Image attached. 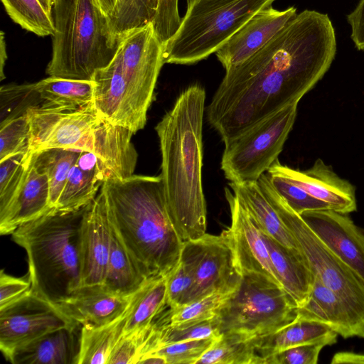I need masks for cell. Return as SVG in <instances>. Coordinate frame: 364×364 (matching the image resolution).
<instances>
[{"instance_id": "1", "label": "cell", "mask_w": 364, "mask_h": 364, "mask_svg": "<svg viewBox=\"0 0 364 364\" xmlns=\"http://www.w3.org/2000/svg\"><path fill=\"white\" fill-rule=\"evenodd\" d=\"M336 38L328 14H297L261 49L225 75L206 109L224 143L294 102L330 68Z\"/></svg>"}, {"instance_id": "2", "label": "cell", "mask_w": 364, "mask_h": 364, "mask_svg": "<svg viewBox=\"0 0 364 364\" xmlns=\"http://www.w3.org/2000/svg\"><path fill=\"white\" fill-rule=\"evenodd\" d=\"M205 102V89L197 84L189 86L155 127L164 192L173 223L183 242L206 233L202 183Z\"/></svg>"}, {"instance_id": "3", "label": "cell", "mask_w": 364, "mask_h": 364, "mask_svg": "<svg viewBox=\"0 0 364 364\" xmlns=\"http://www.w3.org/2000/svg\"><path fill=\"white\" fill-rule=\"evenodd\" d=\"M101 189L110 223L144 276H168L180 262L184 242L171 218L160 175L108 179Z\"/></svg>"}, {"instance_id": "4", "label": "cell", "mask_w": 364, "mask_h": 364, "mask_svg": "<svg viewBox=\"0 0 364 364\" xmlns=\"http://www.w3.org/2000/svg\"><path fill=\"white\" fill-rule=\"evenodd\" d=\"M87 205L75 210L50 208L11 234L26 252L33 291L56 306L82 287V226Z\"/></svg>"}, {"instance_id": "5", "label": "cell", "mask_w": 364, "mask_h": 364, "mask_svg": "<svg viewBox=\"0 0 364 364\" xmlns=\"http://www.w3.org/2000/svg\"><path fill=\"white\" fill-rule=\"evenodd\" d=\"M53 15L55 30L47 75L92 80L117 48L111 43L107 16L95 0H57Z\"/></svg>"}, {"instance_id": "6", "label": "cell", "mask_w": 364, "mask_h": 364, "mask_svg": "<svg viewBox=\"0 0 364 364\" xmlns=\"http://www.w3.org/2000/svg\"><path fill=\"white\" fill-rule=\"evenodd\" d=\"M276 0H193L164 46L165 63L192 65L215 53L251 17Z\"/></svg>"}, {"instance_id": "7", "label": "cell", "mask_w": 364, "mask_h": 364, "mask_svg": "<svg viewBox=\"0 0 364 364\" xmlns=\"http://www.w3.org/2000/svg\"><path fill=\"white\" fill-rule=\"evenodd\" d=\"M297 306L280 286L255 273L240 276L215 316L220 334L251 340L272 333L297 318Z\"/></svg>"}, {"instance_id": "8", "label": "cell", "mask_w": 364, "mask_h": 364, "mask_svg": "<svg viewBox=\"0 0 364 364\" xmlns=\"http://www.w3.org/2000/svg\"><path fill=\"white\" fill-rule=\"evenodd\" d=\"M27 113L32 153L50 148L73 149L102 159L119 131V126L104 119L92 102L76 109L40 106Z\"/></svg>"}, {"instance_id": "9", "label": "cell", "mask_w": 364, "mask_h": 364, "mask_svg": "<svg viewBox=\"0 0 364 364\" xmlns=\"http://www.w3.org/2000/svg\"><path fill=\"white\" fill-rule=\"evenodd\" d=\"M264 194L294 237L313 272L336 292L364 324V282L333 253L272 186L267 173L257 180Z\"/></svg>"}, {"instance_id": "10", "label": "cell", "mask_w": 364, "mask_h": 364, "mask_svg": "<svg viewBox=\"0 0 364 364\" xmlns=\"http://www.w3.org/2000/svg\"><path fill=\"white\" fill-rule=\"evenodd\" d=\"M298 103L286 106L224 143L220 167L230 183L257 181L278 159L294 124Z\"/></svg>"}, {"instance_id": "11", "label": "cell", "mask_w": 364, "mask_h": 364, "mask_svg": "<svg viewBox=\"0 0 364 364\" xmlns=\"http://www.w3.org/2000/svg\"><path fill=\"white\" fill-rule=\"evenodd\" d=\"M117 49L121 55L127 105L135 134L146 124L147 112L165 63L164 48L150 22L122 38Z\"/></svg>"}, {"instance_id": "12", "label": "cell", "mask_w": 364, "mask_h": 364, "mask_svg": "<svg viewBox=\"0 0 364 364\" xmlns=\"http://www.w3.org/2000/svg\"><path fill=\"white\" fill-rule=\"evenodd\" d=\"M180 262L191 273L194 284L189 302L215 291L235 288L240 279L228 238L205 233L183 242Z\"/></svg>"}, {"instance_id": "13", "label": "cell", "mask_w": 364, "mask_h": 364, "mask_svg": "<svg viewBox=\"0 0 364 364\" xmlns=\"http://www.w3.org/2000/svg\"><path fill=\"white\" fill-rule=\"evenodd\" d=\"M77 323L58 306L32 292L0 310V349L7 360L18 348L53 331Z\"/></svg>"}, {"instance_id": "14", "label": "cell", "mask_w": 364, "mask_h": 364, "mask_svg": "<svg viewBox=\"0 0 364 364\" xmlns=\"http://www.w3.org/2000/svg\"><path fill=\"white\" fill-rule=\"evenodd\" d=\"M225 198L230 210L231 224L223 232L231 245L238 274L240 276L247 273L262 274L282 287L262 232L236 193L226 188Z\"/></svg>"}, {"instance_id": "15", "label": "cell", "mask_w": 364, "mask_h": 364, "mask_svg": "<svg viewBox=\"0 0 364 364\" xmlns=\"http://www.w3.org/2000/svg\"><path fill=\"white\" fill-rule=\"evenodd\" d=\"M315 235L364 282V229L333 210L300 215Z\"/></svg>"}, {"instance_id": "16", "label": "cell", "mask_w": 364, "mask_h": 364, "mask_svg": "<svg viewBox=\"0 0 364 364\" xmlns=\"http://www.w3.org/2000/svg\"><path fill=\"white\" fill-rule=\"evenodd\" d=\"M296 8L277 10L272 6L251 17L215 53L225 70L236 66L261 49L296 15Z\"/></svg>"}, {"instance_id": "17", "label": "cell", "mask_w": 364, "mask_h": 364, "mask_svg": "<svg viewBox=\"0 0 364 364\" xmlns=\"http://www.w3.org/2000/svg\"><path fill=\"white\" fill-rule=\"evenodd\" d=\"M111 245V225L100 188L85 210L82 226V287L103 285Z\"/></svg>"}, {"instance_id": "18", "label": "cell", "mask_w": 364, "mask_h": 364, "mask_svg": "<svg viewBox=\"0 0 364 364\" xmlns=\"http://www.w3.org/2000/svg\"><path fill=\"white\" fill-rule=\"evenodd\" d=\"M267 171L282 176L312 196L326 203L334 211L348 214L357 209L355 187L339 177L331 166L320 159L304 171L282 165L277 159Z\"/></svg>"}, {"instance_id": "19", "label": "cell", "mask_w": 364, "mask_h": 364, "mask_svg": "<svg viewBox=\"0 0 364 364\" xmlns=\"http://www.w3.org/2000/svg\"><path fill=\"white\" fill-rule=\"evenodd\" d=\"M311 291L297 318L328 326L343 338H364V324L350 307L314 273Z\"/></svg>"}, {"instance_id": "20", "label": "cell", "mask_w": 364, "mask_h": 364, "mask_svg": "<svg viewBox=\"0 0 364 364\" xmlns=\"http://www.w3.org/2000/svg\"><path fill=\"white\" fill-rule=\"evenodd\" d=\"M133 295L117 294L103 285L85 286L60 303L58 307L82 326H100L122 317L127 311Z\"/></svg>"}, {"instance_id": "21", "label": "cell", "mask_w": 364, "mask_h": 364, "mask_svg": "<svg viewBox=\"0 0 364 364\" xmlns=\"http://www.w3.org/2000/svg\"><path fill=\"white\" fill-rule=\"evenodd\" d=\"M50 208L48 178L36 168L31 159L19 188L7 208L0 213L1 235L12 234L18 226Z\"/></svg>"}, {"instance_id": "22", "label": "cell", "mask_w": 364, "mask_h": 364, "mask_svg": "<svg viewBox=\"0 0 364 364\" xmlns=\"http://www.w3.org/2000/svg\"><path fill=\"white\" fill-rule=\"evenodd\" d=\"M82 325L49 332L14 350L7 360L13 364H77Z\"/></svg>"}, {"instance_id": "23", "label": "cell", "mask_w": 364, "mask_h": 364, "mask_svg": "<svg viewBox=\"0 0 364 364\" xmlns=\"http://www.w3.org/2000/svg\"><path fill=\"white\" fill-rule=\"evenodd\" d=\"M92 80L94 82L92 104L99 114L109 122L132 132L122 73L121 55L117 48L111 62L97 70Z\"/></svg>"}, {"instance_id": "24", "label": "cell", "mask_w": 364, "mask_h": 364, "mask_svg": "<svg viewBox=\"0 0 364 364\" xmlns=\"http://www.w3.org/2000/svg\"><path fill=\"white\" fill-rule=\"evenodd\" d=\"M262 234L270 259L283 289L297 307L307 300L314 283V272L301 251L286 247L269 236Z\"/></svg>"}, {"instance_id": "25", "label": "cell", "mask_w": 364, "mask_h": 364, "mask_svg": "<svg viewBox=\"0 0 364 364\" xmlns=\"http://www.w3.org/2000/svg\"><path fill=\"white\" fill-rule=\"evenodd\" d=\"M104 182L97 157L93 153L81 151L70 171L55 208L60 210H75L89 205L96 198Z\"/></svg>"}, {"instance_id": "26", "label": "cell", "mask_w": 364, "mask_h": 364, "mask_svg": "<svg viewBox=\"0 0 364 364\" xmlns=\"http://www.w3.org/2000/svg\"><path fill=\"white\" fill-rule=\"evenodd\" d=\"M229 186L259 230L287 248L300 251L297 243L281 220L275 208L264 194L257 181Z\"/></svg>"}, {"instance_id": "27", "label": "cell", "mask_w": 364, "mask_h": 364, "mask_svg": "<svg viewBox=\"0 0 364 364\" xmlns=\"http://www.w3.org/2000/svg\"><path fill=\"white\" fill-rule=\"evenodd\" d=\"M338 334L319 322L296 318L293 322L265 336L254 339L257 353L263 358L289 348L316 343L331 346Z\"/></svg>"}, {"instance_id": "28", "label": "cell", "mask_w": 364, "mask_h": 364, "mask_svg": "<svg viewBox=\"0 0 364 364\" xmlns=\"http://www.w3.org/2000/svg\"><path fill=\"white\" fill-rule=\"evenodd\" d=\"M110 225V252L103 286L112 293L131 296L141 288L147 279L139 269L111 223Z\"/></svg>"}, {"instance_id": "29", "label": "cell", "mask_w": 364, "mask_h": 364, "mask_svg": "<svg viewBox=\"0 0 364 364\" xmlns=\"http://www.w3.org/2000/svg\"><path fill=\"white\" fill-rule=\"evenodd\" d=\"M166 277L147 279L134 294L123 334L151 326L156 317L168 307Z\"/></svg>"}, {"instance_id": "30", "label": "cell", "mask_w": 364, "mask_h": 364, "mask_svg": "<svg viewBox=\"0 0 364 364\" xmlns=\"http://www.w3.org/2000/svg\"><path fill=\"white\" fill-rule=\"evenodd\" d=\"M43 103L41 106L76 109L92 102L94 82L50 77L36 82Z\"/></svg>"}, {"instance_id": "31", "label": "cell", "mask_w": 364, "mask_h": 364, "mask_svg": "<svg viewBox=\"0 0 364 364\" xmlns=\"http://www.w3.org/2000/svg\"><path fill=\"white\" fill-rule=\"evenodd\" d=\"M127 311L104 326H82L77 364H108L114 348L124 333Z\"/></svg>"}, {"instance_id": "32", "label": "cell", "mask_w": 364, "mask_h": 364, "mask_svg": "<svg viewBox=\"0 0 364 364\" xmlns=\"http://www.w3.org/2000/svg\"><path fill=\"white\" fill-rule=\"evenodd\" d=\"M81 151L73 149L50 148L32 154L33 166L45 174L50 187V205L55 208L72 167Z\"/></svg>"}, {"instance_id": "33", "label": "cell", "mask_w": 364, "mask_h": 364, "mask_svg": "<svg viewBox=\"0 0 364 364\" xmlns=\"http://www.w3.org/2000/svg\"><path fill=\"white\" fill-rule=\"evenodd\" d=\"M196 364H262L254 339L223 333L197 361Z\"/></svg>"}, {"instance_id": "34", "label": "cell", "mask_w": 364, "mask_h": 364, "mask_svg": "<svg viewBox=\"0 0 364 364\" xmlns=\"http://www.w3.org/2000/svg\"><path fill=\"white\" fill-rule=\"evenodd\" d=\"M1 2L9 16L23 29L40 37L54 34L53 13L39 0H1Z\"/></svg>"}, {"instance_id": "35", "label": "cell", "mask_w": 364, "mask_h": 364, "mask_svg": "<svg viewBox=\"0 0 364 364\" xmlns=\"http://www.w3.org/2000/svg\"><path fill=\"white\" fill-rule=\"evenodd\" d=\"M237 287L213 292L176 309L168 308L166 322L172 326H178L212 319L217 316Z\"/></svg>"}, {"instance_id": "36", "label": "cell", "mask_w": 364, "mask_h": 364, "mask_svg": "<svg viewBox=\"0 0 364 364\" xmlns=\"http://www.w3.org/2000/svg\"><path fill=\"white\" fill-rule=\"evenodd\" d=\"M43 103L36 82L2 85L0 89V125L21 117Z\"/></svg>"}, {"instance_id": "37", "label": "cell", "mask_w": 364, "mask_h": 364, "mask_svg": "<svg viewBox=\"0 0 364 364\" xmlns=\"http://www.w3.org/2000/svg\"><path fill=\"white\" fill-rule=\"evenodd\" d=\"M32 152H21L0 161V213L11 203L28 168Z\"/></svg>"}, {"instance_id": "38", "label": "cell", "mask_w": 364, "mask_h": 364, "mask_svg": "<svg viewBox=\"0 0 364 364\" xmlns=\"http://www.w3.org/2000/svg\"><path fill=\"white\" fill-rule=\"evenodd\" d=\"M267 176L274 191L298 214L309 210H331L326 203L312 196L282 176L269 171Z\"/></svg>"}, {"instance_id": "39", "label": "cell", "mask_w": 364, "mask_h": 364, "mask_svg": "<svg viewBox=\"0 0 364 364\" xmlns=\"http://www.w3.org/2000/svg\"><path fill=\"white\" fill-rule=\"evenodd\" d=\"M30 122L28 113L0 125V161L29 151Z\"/></svg>"}, {"instance_id": "40", "label": "cell", "mask_w": 364, "mask_h": 364, "mask_svg": "<svg viewBox=\"0 0 364 364\" xmlns=\"http://www.w3.org/2000/svg\"><path fill=\"white\" fill-rule=\"evenodd\" d=\"M219 337L193 339L170 344L159 348L146 356L159 355L165 360L166 364H196Z\"/></svg>"}, {"instance_id": "41", "label": "cell", "mask_w": 364, "mask_h": 364, "mask_svg": "<svg viewBox=\"0 0 364 364\" xmlns=\"http://www.w3.org/2000/svg\"><path fill=\"white\" fill-rule=\"evenodd\" d=\"M194 280L181 262L166 277L167 306L176 309L189 302Z\"/></svg>"}, {"instance_id": "42", "label": "cell", "mask_w": 364, "mask_h": 364, "mask_svg": "<svg viewBox=\"0 0 364 364\" xmlns=\"http://www.w3.org/2000/svg\"><path fill=\"white\" fill-rule=\"evenodd\" d=\"M181 21L178 0H158L156 11L151 23L164 48L177 31Z\"/></svg>"}, {"instance_id": "43", "label": "cell", "mask_w": 364, "mask_h": 364, "mask_svg": "<svg viewBox=\"0 0 364 364\" xmlns=\"http://www.w3.org/2000/svg\"><path fill=\"white\" fill-rule=\"evenodd\" d=\"M326 344L309 343L287 348L263 358V364H316Z\"/></svg>"}, {"instance_id": "44", "label": "cell", "mask_w": 364, "mask_h": 364, "mask_svg": "<svg viewBox=\"0 0 364 364\" xmlns=\"http://www.w3.org/2000/svg\"><path fill=\"white\" fill-rule=\"evenodd\" d=\"M151 326L123 334L114 348L108 364H136L144 338Z\"/></svg>"}, {"instance_id": "45", "label": "cell", "mask_w": 364, "mask_h": 364, "mask_svg": "<svg viewBox=\"0 0 364 364\" xmlns=\"http://www.w3.org/2000/svg\"><path fill=\"white\" fill-rule=\"evenodd\" d=\"M32 292V283L28 273L24 277H16L1 269L0 272V310L3 309Z\"/></svg>"}, {"instance_id": "46", "label": "cell", "mask_w": 364, "mask_h": 364, "mask_svg": "<svg viewBox=\"0 0 364 364\" xmlns=\"http://www.w3.org/2000/svg\"><path fill=\"white\" fill-rule=\"evenodd\" d=\"M347 21L350 26V38L355 47L364 50V0H360L355 8L347 15Z\"/></svg>"}, {"instance_id": "47", "label": "cell", "mask_w": 364, "mask_h": 364, "mask_svg": "<svg viewBox=\"0 0 364 364\" xmlns=\"http://www.w3.org/2000/svg\"><path fill=\"white\" fill-rule=\"evenodd\" d=\"M331 364H364V353L352 351H341L335 353Z\"/></svg>"}, {"instance_id": "48", "label": "cell", "mask_w": 364, "mask_h": 364, "mask_svg": "<svg viewBox=\"0 0 364 364\" xmlns=\"http://www.w3.org/2000/svg\"><path fill=\"white\" fill-rule=\"evenodd\" d=\"M0 39V80H2L5 78L4 68L7 59L5 35L3 31H1Z\"/></svg>"}, {"instance_id": "49", "label": "cell", "mask_w": 364, "mask_h": 364, "mask_svg": "<svg viewBox=\"0 0 364 364\" xmlns=\"http://www.w3.org/2000/svg\"><path fill=\"white\" fill-rule=\"evenodd\" d=\"M154 0H117V6L123 9H134L144 6Z\"/></svg>"}, {"instance_id": "50", "label": "cell", "mask_w": 364, "mask_h": 364, "mask_svg": "<svg viewBox=\"0 0 364 364\" xmlns=\"http://www.w3.org/2000/svg\"><path fill=\"white\" fill-rule=\"evenodd\" d=\"M102 12L109 17L113 12L117 0H95Z\"/></svg>"}, {"instance_id": "51", "label": "cell", "mask_w": 364, "mask_h": 364, "mask_svg": "<svg viewBox=\"0 0 364 364\" xmlns=\"http://www.w3.org/2000/svg\"><path fill=\"white\" fill-rule=\"evenodd\" d=\"M42 5L49 11L53 13V6L57 0H39Z\"/></svg>"}]
</instances>
